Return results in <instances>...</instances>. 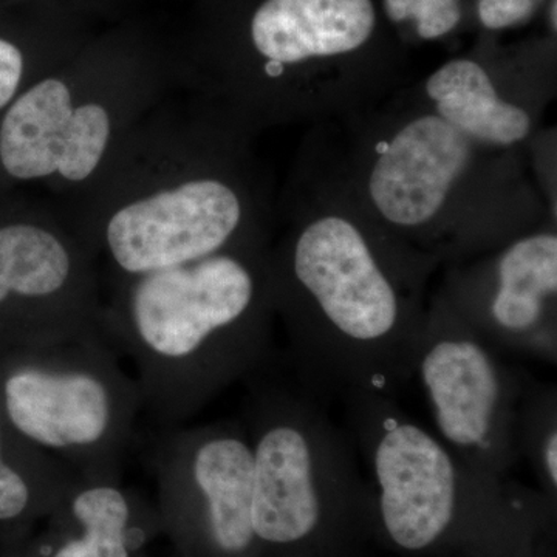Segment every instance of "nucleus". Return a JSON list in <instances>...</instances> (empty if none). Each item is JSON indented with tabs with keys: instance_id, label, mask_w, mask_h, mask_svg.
<instances>
[{
	"instance_id": "obj_1",
	"label": "nucleus",
	"mask_w": 557,
	"mask_h": 557,
	"mask_svg": "<svg viewBox=\"0 0 557 557\" xmlns=\"http://www.w3.org/2000/svg\"><path fill=\"white\" fill-rule=\"evenodd\" d=\"M276 319L300 381L398 399L440 260L384 228L359 200L327 124L311 127L274 207Z\"/></svg>"
},
{
	"instance_id": "obj_2",
	"label": "nucleus",
	"mask_w": 557,
	"mask_h": 557,
	"mask_svg": "<svg viewBox=\"0 0 557 557\" xmlns=\"http://www.w3.org/2000/svg\"><path fill=\"white\" fill-rule=\"evenodd\" d=\"M255 132L203 98H168L89 193L57 207L110 281L273 239L274 205Z\"/></svg>"
},
{
	"instance_id": "obj_3",
	"label": "nucleus",
	"mask_w": 557,
	"mask_h": 557,
	"mask_svg": "<svg viewBox=\"0 0 557 557\" xmlns=\"http://www.w3.org/2000/svg\"><path fill=\"white\" fill-rule=\"evenodd\" d=\"M327 126L370 214L442 265L556 223L528 149L480 145L443 120L416 86Z\"/></svg>"
},
{
	"instance_id": "obj_4",
	"label": "nucleus",
	"mask_w": 557,
	"mask_h": 557,
	"mask_svg": "<svg viewBox=\"0 0 557 557\" xmlns=\"http://www.w3.org/2000/svg\"><path fill=\"white\" fill-rule=\"evenodd\" d=\"M271 240L110 281L102 330L129 357L141 412L159 429L183 426L226 388L270 368Z\"/></svg>"
},
{
	"instance_id": "obj_5",
	"label": "nucleus",
	"mask_w": 557,
	"mask_h": 557,
	"mask_svg": "<svg viewBox=\"0 0 557 557\" xmlns=\"http://www.w3.org/2000/svg\"><path fill=\"white\" fill-rule=\"evenodd\" d=\"M247 40L183 81L255 132L333 123L401 89L391 62L372 57L373 0H260Z\"/></svg>"
},
{
	"instance_id": "obj_6",
	"label": "nucleus",
	"mask_w": 557,
	"mask_h": 557,
	"mask_svg": "<svg viewBox=\"0 0 557 557\" xmlns=\"http://www.w3.org/2000/svg\"><path fill=\"white\" fill-rule=\"evenodd\" d=\"M141 54L62 62L0 113V194L40 189L67 207L94 188L139 123L182 89Z\"/></svg>"
},
{
	"instance_id": "obj_7",
	"label": "nucleus",
	"mask_w": 557,
	"mask_h": 557,
	"mask_svg": "<svg viewBox=\"0 0 557 557\" xmlns=\"http://www.w3.org/2000/svg\"><path fill=\"white\" fill-rule=\"evenodd\" d=\"M251 383L245 409L252 468V527L260 548L293 549L318 537L335 512L368 498L364 469L347 429L317 391L267 380Z\"/></svg>"
},
{
	"instance_id": "obj_8",
	"label": "nucleus",
	"mask_w": 557,
	"mask_h": 557,
	"mask_svg": "<svg viewBox=\"0 0 557 557\" xmlns=\"http://www.w3.org/2000/svg\"><path fill=\"white\" fill-rule=\"evenodd\" d=\"M139 413L137 380L104 330L0 357V416L81 478H121Z\"/></svg>"
},
{
	"instance_id": "obj_9",
	"label": "nucleus",
	"mask_w": 557,
	"mask_h": 557,
	"mask_svg": "<svg viewBox=\"0 0 557 557\" xmlns=\"http://www.w3.org/2000/svg\"><path fill=\"white\" fill-rule=\"evenodd\" d=\"M339 397L346 429L376 490L381 525L398 548L435 547L468 515L523 511L525 498L508 497L504 479L469 467L398 399L364 391Z\"/></svg>"
},
{
	"instance_id": "obj_10",
	"label": "nucleus",
	"mask_w": 557,
	"mask_h": 557,
	"mask_svg": "<svg viewBox=\"0 0 557 557\" xmlns=\"http://www.w3.org/2000/svg\"><path fill=\"white\" fill-rule=\"evenodd\" d=\"M100 273L60 208L0 194V357L102 332Z\"/></svg>"
},
{
	"instance_id": "obj_11",
	"label": "nucleus",
	"mask_w": 557,
	"mask_h": 557,
	"mask_svg": "<svg viewBox=\"0 0 557 557\" xmlns=\"http://www.w3.org/2000/svg\"><path fill=\"white\" fill-rule=\"evenodd\" d=\"M412 381L432 431L469 467L505 479L519 463L518 418L527 376L504 361L438 288L418 335Z\"/></svg>"
},
{
	"instance_id": "obj_12",
	"label": "nucleus",
	"mask_w": 557,
	"mask_h": 557,
	"mask_svg": "<svg viewBox=\"0 0 557 557\" xmlns=\"http://www.w3.org/2000/svg\"><path fill=\"white\" fill-rule=\"evenodd\" d=\"M163 534L177 557H256L251 448L240 421L160 429L150 448Z\"/></svg>"
},
{
	"instance_id": "obj_13",
	"label": "nucleus",
	"mask_w": 557,
	"mask_h": 557,
	"mask_svg": "<svg viewBox=\"0 0 557 557\" xmlns=\"http://www.w3.org/2000/svg\"><path fill=\"white\" fill-rule=\"evenodd\" d=\"M438 292L500 355L557 362V223L446 265Z\"/></svg>"
},
{
	"instance_id": "obj_14",
	"label": "nucleus",
	"mask_w": 557,
	"mask_h": 557,
	"mask_svg": "<svg viewBox=\"0 0 557 557\" xmlns=\"http://www.w3.org/2000/svg\"><path fill=\"white\" fill-rule=\"evenodd\" d=\"M416 89L443 120L487 148L527 150L556 95L552 72H502L478 58H454Z\"/></svg>"
},
{
	"instance_id": "obj_15",
	"label": "nucleus",
	"mask_w": 557,
	"mask_h": 557,
	"mask_svg": "<svg viewBox=\"0 0 557 557\" xmlns=\"http://www.w3.org/2000/svg\"><path fill=\"white\" fill-rule=\"evenodd\" d=\"M49 520L42 557H146L163 534L157 505L121 478L76 475Z\"/></svg>"
},
{
	"instance_id": "obj_16",
	"label": "nucleus",
	"mask_w": 557,
	"mask_h": 557,
	"mask_svg": "<svg viewBox=\"0 0 557 557\" xmlns=\"http://www.w3.org/2000/svg\"><path fill=\"white\" fill-rule=\"evenodd\" d=\"M76 474L17 435L0 416V522L49 518Z\"/></svg>"
},
{
	"instance_id": "obj_17",
	"label": "nucleus",
	"mask_w": 557,
	"mask_h": 557,
	"mask_svg": "<svg viewBox=\"0 0 557 557\" xmlns=\"http://www.w3.org/2000/svg\"><path fill=\"white\" fill-rule=\"evenodd\" d=\"M520 458L536 474L548 496L557 491V388L527 380L518 418Z\"/></svg>"
},
{
	"instance_id": "obj_18",
	"label": "nucleus",
	"mask_w": 557,
	"mask_h": 557,
	"mask_svg": "<svg viewBox=\"0 0 557 557\" xmlns=\"http://www.w3.org/2000/svg\"><path fill=\"white\" fill-rule=\"evenodd\" d=\"M61 64L60 58L36 53L28 44L0 33V113L35 81Z\"/></svg>"
},
{
	"instance_id": "obj_19",
	"label": "nucleus",
	"mask_w": 557,
	"mask_h": 557,
	"mask_svg": "<svg viewBox=\"0 0 557 557\" xmlns=\"http://www.w3.org/2000/svg\"><path fill=\"white\" fill-rule=\"evenodd\" d=\"M394 24H410L418 38L435 40L456 30L463 20L461 0H383Z\"/></svg>"
},
{
	"instance_id": "obj_20",
	"label": "nucleus",
	"mask_w": 557,
	"mask_h": 557,
	"mask_svg": "<svg viewBox=\"0 0 557 557\" xmlns=\"http://www.w3.org/2000/svg\"><path fill=\"white\" fill-rule=\"evenodd\" d=\"M537 7V0H478V16L487 30L498 32L530 21Z\"/></svg>"
},
{
	"instance_id": "obj_21",
	"label": "nucleus",
	"mask_w": 557,
	"mask_h": 557,
	"mask_svg": "<svg viewBox=\"0 0 557 557\" xmlns=\"http://www.w3.org/2000/svg\"><path fill=\"white\" fill-rule=\"evenodd\" d=\"M549 27L553 28V33L557 30V0H552L548 9Z\"/></svg>"
},
{
	"instance_id": "obj_22",
	"label": "nucleus",
	"mask_w": 557,
	"mask_h": 557,
	"mask_svg": "<svg viewBox=\"0 0 557 557\" xmlns=\"http://www.w3.org/2000/svg\"><path fill=\"white\" fill-rule=\"evenodd\" d=\"M24 557H42V556H40L38 549H36V552L33 553L32 556H24Z\"/></svg>"
},
{
	"instance_id": "obj_23",
	"label": "nucleus",
	"mask_w": 557,
	"mask_h": 557,
	"mask_svg": "<svg viewBox=\"0 0 557 557\" xmlns=\"http://www.w3.org/2000/svg\"><path fill=\"white\" fill-rule=\"evenodd\" d=\"M537 2H539V3H541V2H542V0H537Z\"/></svg>"
}]
</instances>
